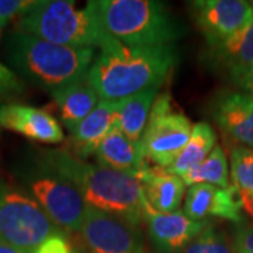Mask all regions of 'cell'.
I'll return each mask as SVG.
<instances>
[{"instance_id": "cell-26", "label": "cell", "mask_w": 253, "mask_h": 253, "mask_svg": "<svg viewBox=\"0 0 253 253\" xmlns=\"http://www.w3.org/2000/svg\"><path fill=\"white\" fill-rule=\"evenodd\" d=\"M34 253H75V248L66 239V234H55L40 245Z\"/></svg>"}, {"instance_id": "cell-23", "label": "cell", "mask_w": 253, "mask_h": 253, "mask_svg": "<svg viewBox=\"0 0 253 253\" xmlns=\"http://www.w3.org/2000/svg\"><path fill=\"white\" fill-rule=\"evenodd\" d=\"M186 186L193 184H211L219 189L231 187L229 177V162L226 158L225 151L221 145H217L211 154L206 158V161L190 170L186 176L181 177Z\"/></svg>"}, {"instance_id": "cell-7", "label": "cell", "mask_w": 253, "mask_h": 253, "mask_svg": "<svg viewBox=\"0 0 253 253\" xmlns=\"http://www.w3.org/2000/svg\"><path fill=\"white\" fill-rule=\"evenodd\" d=\"M61 232L26 190L0 180L1 241L21 252L34 253L49 236Z\"/></svg>"}, {"instance_id": "cell-35", "label": "cell", "mask_w": 253, "mask_h": 253, "mask_svg": "<svg viewBox=\"0 0 253 253\" xmlns=\"http://www.w3.org/2000/svg\"><path fill=\"white\" fill-rule=\"evenodd\" d=\"M251 6H252V7H253V1H251Z\"/></svg>"}, {"instance_id": "cell-8", "label": "cell", "mask_w": 253, "mask_h": 253, "mask_svg": "<svg viewBox=\"0 0 253 253\" xmlns=\"http://www.w3.org/2000/svg\"><path fill=\"white\" fill-rule=\"evenodd\" d=\"M193 124L173 104L169 93L158 94L149 114L141 146L145 161L168 169L189 142Z\"/></svg>"}, {"instance_id": "cell-29", "label": "cell", "mask_w": 253, "mask_h": 253, "mask_svg": "<svg viewBox=\"0 0 253 253\" xmlns=\"http://www.w3.org/2000/svg\"><path fill=\"white\" fill-rule=\"evenodd\" d=\"M239 89H242L244 91H249L253 93V68H251L248 72L245 73L244 76L235 83Z\"/></svg>"}, {"instance_id": "cell-3", "label": "cell", "mask_w": 253, "mask_h": 253, "mask_svg": "<svg viewBox=\"0 0 253 253\" xmlns=\"http://www.w3.org/2000/svg\"><path fill=\"white\" fill-rule=\"evenodd\" d=\"M4 56L23 78L52 93L86 79L96 49L56 45L14 30L6 38Z\"/></svg>"}, {"instance_id": "cell-11", "label": "cell", "mask_w": 253, "mask_h": 253, "mask_svg": "<svg viewBox=\"0 0 253 253\" xmlns=\"http://www.w3.org/2000/svg\"><path fill=\"white\" fill-rule=\"evenodd\" d=\"M208 110L226 141L253 149V93L219 90Z\"/></svg>"}, {"instance_id": "cell-4", "label": "cell", "mask_w": 253, "mask_h": 253, "mask_svg": "<svg viewBox=\"0 0 253 253\" xmlns=\"http://www.w3.org/2000/svg\"><path fill=\"white\" fill-rule=\"evenodd\" d=\"M93 9L110 37L128 46L173 45L184 28L155 0H93Z\"/></svg>"}, {"instance_id": "cell-22", "label": "cell", "mask_w": 253, "mask_h": 253, "mask_svg": "<svg viewBox=\"0 0 253 253\" xmlns=\"http://www.w3.org/2000/svg\"><path fill=\"white\" fill-rule=\"evenodd\" d=\"M229 177L241 200L242 210L253 206V149L234 145L229 154Z\"/></svg>"}, {"instance_id": "cell-32", "label": "cell", "mask_w": 253, "mask_h": 253, "mask_svg": "<svg viewBox=\"0 0 253 253\" xmlns=\"http://www.w3.org/2000/svg\"><path fill=\"white\" fill-rule=\"evenodd\" d=\"M246 214H248V215H249V218H251V222H249V224L253 226V206L251 207V210H249V211H246Z\"/></svg>"}, {"instance_id": "cell-34", "label": "cell", "mask_w": 253, "mask_h": 253, "mask_svg": "<svg viewBox=\"0 0 253 253\" xmlns=\"http://www.w3.org/2000/svg\"><path fill=\"white\" fill-rule=\"evenodd\" d=\"M75 253H86V252H84V251H82V249H78V248H76V249H75Z\"/></svg>"}, {"instance_id": "cell-13", "label": "cell", "mask_w": 253, "mask_h": 253, "mask_svg": "<svg viewBox=\"0 0 253 253\" xmlns=\"http://www.w3.org/2000/svg\"><path fill=\"white\" fill-rule=\"evenodd\" d=\"M183 214L193 221L221 218L236 224L244 222L242 204L232 186L228 189H219L211 184L189 186L184 196Z\"/></svg>"}, {"instance_id": "cell-18", "label": "cell", "mask_w": 253, "mask_h": 253, "mask_svg": "<svg viewBox=\"0 0 253 253\" xmlns=\"http://www.w3.org/2000/svg\"><path fill=\"white\" fill-rule=\"evenodd\" d=\"M96 159L101 166L135 176L148 165L141 142H134L117 128H113L96 149Z\"/></svg>"}, {"instance_id": "cell-10", "label": "cell", "mask_w": 253, "mask_h": 253, "mask_svg": "<svg viewBox=\"0 0 253 253\" xmlns=\"http://www.w3.org/2000/svg\"><path fill=\"white\" fill-rule=\"evenodd\" d=\"M191 9L207 45L224 41L253 21L251 1L244 0H197Z\"/></svg>"}, {"instance_id": "cell-16", "label": "cell", "mask_w": 253, "mask_h": 253, "mask_svg": "<svg viewBox=\"0 0 253 253\" xmlns=\"http://www.w3.org/2000/svg\"><path fill=\"white\" fill-rule=\"evenodd\" d=\"M136 179L141 183L145 200L152 210L163 214L180 211L179 208L187 191V186L181 177L148 163L136 174Z\"/></svg>"}, {"instance_id": "cell-19", "label": "cell", "mask_w": 253, "mask_h": 253, "mask_svg": "<svg viewBox=\"0 0 253 253\" xmlns=\"http://www.w3.org/2000/svg\"><path fill=\"white\" fill-rule=\"evenodd\" d=\"M51 96L58 107L61 121L68 131H72L78 124H81L100 103L99 94L93 89L87 78L52 91Z\"/></svg>"}, {"instance_id": "cell-25", "label": "cell", "mask_w": 253, "mask_h": 253, "mask_svg": "<svg viewBox=\"0 0 253 253\" xmlns=\"http://www.w3.org/2000/svg\"><path fill=\"white\" fill-rule=\"evenodd\" d=\"M34 3L36 0H0V17L6 23L11 18H20Z\"/></svg>"}, {"instance_id": "cell-5", "label": "cell", "mask_w": 253, "mask_h": 253, "mask_svg": "<svg viewBox=\"0 0 253 253\" xmlns=\"http://www.w3.org/2000/svg\"><path fill=\"white\" fill-rule=\"evenodd\" d=\"M16 30L72 48H101L110 37L90 1L76 9L69 0H38L18 18Z\"/></svg>"}, {"instance_id": "cell-1", "label": "cell", "mask_w": 253, "mask_h": 253, "mask_svg": "<svg viewBox=\"0 0 253 253\" xmlns=\"http://www.w3.org/2000/svg\"><path fill=\"white\" fill-rule=\"evenodd\" d=\"M100 49L87 73L100 100L118 101L161 87L177 63L174 45L128 46L109 37Z\"/></svg>"}, {"instance_id": "cell-6", "label": "cell", "mask_w": 253, "mask_h": 253, "mask_svg": "<svg viewBox=\"0 0 253 253\" xmlns=\"http://www.w3.org/2000/svg\"><path fill=\"white\" fill-rule=\"evenodd\" d=\"M21 189L40 204L51 221L63 234H76L81 228L87 206L72 181L38 155L24 163L18 172Z\"/></svg>"}, {"instance_id": "cell-12", "label": "cell", "mask_w": 253, "mask_h": 253, "mask_svg": "<svg viewBox=\"0 0 253 253\" xmlns=\"http://www.w3.org/2000/svg\"><path fill=\"white\" fill-rule=\"evenodd\" d=\"M144 222L148 238L159 253H183L204 229L212 225L211 221H193L183 211L170 214L158 212L148 203Z\"/></svg>"}, {"instance_id": "cell-24", "label": "cell", "mask_w": 253, "mask_h": 253, "mask_svg": "<svg viewBox=\"0 0 253 253\" xmlns=\"http://www.w3.org/2000/svg\"><path fill=\"white\" fill-rule=\"evenodd\" d=\"M183 253H235V242L225 231L210 225Z\"/></svg>"}, {"instance_id": "cell-27", "label": "cell", "mask_w": 253, "mask_h": 253, "mask_svg": "<svg viewBox=\"0 0 253 253\" xmlns=\"http://www.w3.org/2000/svg\"><path fill=\"white\" fill-rule=\"evenodd\" d=\"M23 90V83L16 73L0 62V94H14Z\"/></svg>"}, {"instance_id": "cell-31", "label": "cell", "mask_w": 253, "mask_h": 253, "mask_svg": "<svg viewBox=\"0 0 253 253\" xmlns=\"http://www.w3.org/2000/svg\"><path fill=\"white\" fill-rule=\"evenodd\" d=\"M6 21L3 18L0 17V40H1V36H3V31H4V27H6Z\"/></svg>"}, {"instance_id": "cell-21", "label": "cell", "mask_w": 253, "mask_h": 253, "mask_svg": "<svg viewBox=\"0 0 253 253\" xmlns=\"http://www.w3.org/2000/svg\"><path fill=\"white\" fill-rule=\"evenodd\" d=\"M217 145V134L214 128L207 121H200L193 126L189 142L172 163V166L166 170L179 177L186 176L190 170L204 162Z\"/></svg>"}, {"instance_id": "cell-14", "label": "cell", "mask_w": 253, "mask_h": 253, "mask_svg": "<svg viewBox=\"0 0 253 253\" xmlns=\"http://www.w3.org/2000/svg\"><path fill=\"white\" fill-rule=\"evenodd\" d=\"M0 128L42 144L65 141L62 126L51 113L20 103L0 104Z\"/></svg>"}, {"instance_id": "cell-30", "label": "cell", "mask_w": 253, "mask_h": 253, "mask_svg": "<svg viewBox=\"0 0 253 253\" xmlns=\"http://www.w3.org/2000/svg\"><path fill=\"white\" fill-rule=\"evenodd\" d=\"M0 253H24V252L18 251V249L14 248V246L6 244L4 241H1V239H0Z\"/></svg>"}, {"instance_id": "cell-33", "label": "cell", "mask_w": 253, "mask_h": 253, "mask_svg": "<svg viewBox=\"0 0 253 253\" xmlns=\"http://www.w3.org/2000/svg\"><path fill=\"white\" fill-rule=\"evenodd\" d=\"M235 253H246V252H244L242 249H239V248L235 245Z\"/></svg>"}, {"instance_id": "cell-17", "label": "cell", "mask_w": 253, "mask_h": 253, "mask_svg": "<svg viewBox=\"0 0 253 253\" xmlns=\"http://www.w3.org/2000/svg\"><path fill=\"white\" fill-rule=\"evenodd\" d=\"M116 106L117 101L100 100L96 109L81 124L69 131L68 151L82 161L96 154L100 142L116 126Z\"/></svg>"}, {"instance_id": "cell-28", "label": "cell", "mask_w": 253, "mask_h": 253, "mask_svg": "<svg viewBox=\"0 0 253 253\" xmlns=\"http://www.w3.org/2000/svg\"><path fill=\"white\" fill-rule=\"evenodd\" d=\"M234 242L244 252L253 253V226L249 222L244 221L236 225Z\"/></svg>"}, {"instance_id": "cell-15", "label": "cell", "mask_w": 253, "mask_h": 253, "mask_svg": "<svg viewBox=\"0 0 253 253\" xmlns=\"http://www.w3.org/2000/svg\"><path fill=\"white\" fill-rule=\"evenodd\" d=\"M204 61L235 84L253 68V21L224 41L207 45Z\"/></svg>"}, {"instance_id": "cell-9", "label": "cell", "mask_w": 253, "mask_h": 253, "mask_svg": "<svg viewBox=\"0 0 253 253\" xmlns=\"http://www.w3.org/2000/svg\"><path fill=\"white\" fill-rule=\"evenodd\" d=\"M76 235L86 253H146L136 226L93 208H87Z\"/></svg>"}, {"instance_id": "cell-20", "label": "cell", "mask_w": 253, "mask_h": 253, "mask_svg": "<svg viewBox=\"0 0 253 253\" xmlns=\"http://www.w3.org/2000/svg\"><path fill=\"white\" fill-rule=\"evenodd\" d=\"M158 91L159 87H149L131 97L118 100L114 128L121 131L131 141L141 142L154 101L158 97Z\"/></svg>"}, {"instance_id": "cell-2", "label": "cell", "mask_w": 253, "mask_h": 253, "mask_svg": "<svg viewBox=\"0 0 253 253\" xmlns=\"http://www.w3.org/2000/svg\"><path fill=\"white\" fill-rule=\"evenodd\" d=\"M40 156L72 181L87 208L121 218L136 228L144 222L146 200L135 176L87 163L68 149L41 151Z\"/></svg>"}]
</instances>
